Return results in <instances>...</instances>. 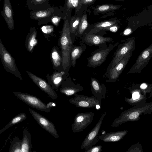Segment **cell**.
Listing matches in <instances>:
<instances>
[{"label":"cell","mask_w":152,"mask_h":152,"mask_svg":"<svg viewBox=\"0 0 152 152\" xmlns=\"http://www.w3.org/2000/svg\"><path fill=\"white\" fill-rule=\"evenodd\" d=\"M152 113V102H146L122 112L119 116L114 120L112 126L117 127L125 122L138 121L140 120L141 115Z\"/></svg>","instance_id":"1"},{"label":"cell","mask_w":152,"mask_h":152,"mask_svg":"<svg viewBox=\"0 0 152 152\" xmlns=\"http://www.w3.org/2000/svg\"><path fill=\"white\" fill-rule=\"evenodd\" d=\"M61 35L58 40L62 58V66L64 71L70 65L71 52L72 49V41L71 37L69 25L65 16Z\"/></svg>","instance_id":"2"},{"label":"cell","mask_w":152,"mask_h":152,"mask_svg":"<svg viewBox=\"0 0 152 152\" xmlns=\"http://www.w3.org/2000/svg\"><path fill=\"white\" fill-rule=\"evenodd\" d=\"M135 48V39L132 37L126 39L125 41L118 46L113 58L107 68L106 74L113 68L125 56L133 52Z\"/></svg>","instance_id":"3"},{"label":"cell","mask_w":152,"mask_h":152,"mask_svg":"<svg viewBox=\"0 0 152 152\" xmlns=\"http://www.w3.org/2000/svg\"><path fill=\"white\" fill-rule=\"evenodd\" d=\"M0 57L5 69L22 80L21 74L17 66L15 59L7 51L0 38Z\"/></svg>","instance_id":"4"},{"label":"cell","mask_w":152,"mask_h":152,"mask_svg":"<svg viewBox=\"0 0 152 152\" xmlns=\"http://www.w3.org/2000/svg\"><path fill=\"white\" fill-rule=\"evenodd\" d=\"M13 93L19 99L34 108L47 113L50 111V108L36 96L17 91Z\"/></svg>","instance_id":"5"},{"label":"cell","mask_w":152,"mask_h":152,"mask_svg":"<svg viewBox=\"0 0 152 152\" xmlns=\"http://www.w3.org/2000/svg\"><path fill=\"white\" fill-rule=\"evenodd\" d=\"M75 97L69 99V102L77 107L81 108L100 107V102L94 96L91 97L82 95H74Z\"/></svg>","instance_id":"6"},{"label":"cell","mask_w":152,"mask_h":152,"mask_svg":"<svg viewBox=\"0 0 152 152\" xmlns=\"http://www.w3.org/2000/svg\"><path fill=\"white\" fill-rule=\"evenodd\" d=\"M152 57V44L142 51L128 74L140 73L148 64Z\"/></svg>","instance_id":"7"},{"label":"cell","mask_w":152,"mask_h":152,"mask_svg":"<svg viewBox=\"0 0 152 152\" xmlns=\"http://www.w3.org/2000/svg\"><path fill=\"white\" fill-rule=\"evenodd\" d=\"M94 113L91 112L77 113L74 118L72 125V129L75 133L83 131L92 122Z\"/></svg>","instance_id":"8"},{"label":"cell","mask_w":152,"mask_h":152,"mask_svg":"<svg viewBox=\"0 0 152 152\" xmlns=\"http://www.w3.org/2000/svg\"><path fill=\"white\" fill-rule=\"evenodd\" d=\"M58 8L51 7L48 9L31 11L29 13L30 18L38 21V24L41 25L50 22L52 17L59 13Z\"/></svg>","instance_id":"9"},{"label":"cell","mask_w":152,"mask_h":152,"mask_svg":"<svg viewBox=\"0 0 152 152\" xmlns=\"http://www.w3.org/2000/svg\"><path fill=\"white\" fill-rule=\"evenodd\" d=\"M107 114L104 112L101 115L98 121L93 129L88 134L82 143L81 148L87 150L95 145L99 141V133L102 121Z\"/></svg>","instance_id":"10"},{"label":"cell","mask_w":152,"mask_h":152,"mask_svg":"<svg viewBox=\"0 0 152 152\" xmlns=\"http://www.w3.org/2000/svg\"><path fill=\"white\" fill-rule=\"evenodd\" d=\"M133 52L125 56L113 68L111 69L106 74V81L114 83L118 78L131 58Z\"/></svg>","instance_id":"11"},{"label":"cell","mask_w":152,"mask_h":152,"mask_svg":"<svg viewBox=\"0 0 152 152\" xmlns=\"http://www.w3.org/2000/svg\"><path fill=\"white\" fill-rule=\"evenodd\" d=\"M29 111L34 119L42 127L50 133L55 138H58L59 136L54 125L46 118L32 109Z\"/></svg>","instance_id":"12"},{"label":"cell","mask_w":152,"mask_h":152,"mask_svg":"<svg viewBox=\"0 0 152 152\" xmlns=\"http://www.w3.org/2000/svg\"><path fill=\"white\" fill-rule=\"evenodd\" d=\"M116 45V43L110 45L106 49L100 51L94 54L88 59V66L95 68L100 65L106 60L110 52Z\"/></svg>","instance_id":"13"},{"label":"cell","mask_w":152,"mask_h":152,"mask_svg":"<svg viewBox=\"0 0 152 152\" xmlns=\"http://www.w3.org/2000/svg\"><path fill=\"white\" fill-rule=\"evenodd\" d=\"M26 72L33 82L41 89L48 94L50 97L53 99L57 98L58 95L56 93L45 80L28 71H26Z\"/></svg>","instance_id":"14"},{"label":"cell","mask_w":152,"mask_h":152,"mask_svg":"<svg viewBox=\"0 0 152 152\" xmlns=\"http://www.w3.org/2000/svg\"><path fill=\"white\" fill-rule=\"evenodd\" d=\"M90 86L93 96L101 103L102 99L105 98L107 92L105 84L103 83H100L97 79L91 77Z\"/></svg>","instance_id":"15"},{"label":"cell","mask_w":152,"mask_h":152,"mask_svg":"<svg viewBox=\"0 0 152 152\" xmlns=\"http://www.w3.org/2000/svg\"><path fill=\"white\" fill-rule=\"evenodd\" d=\"M1 13L9 29L11 31H12L14 28L15 25L13 10L9 0L4 1L3 10Z\"/></svg>","instance_id":"16"},{"label":"cell","mask_w":152,"mask_h":152,"mask_svg":"<svg viewBox=\"0 0 152 152\" xmlns=\"http://www.w3.org/2000/svg\"><path fill=\"white\" fill-rule=\"evenodd\" d=\"M130 91L133 96L130 98H124L125 101L129 104L134 106L146 102L147 99L146 94L140 88L132 89Z\"/></svg>","instance_id":"17"},{"label":"cell","mask_w":152,"mask_h":152,"mask_svg":"<svg viewBox=\"0 0 152 152\" xmlns=\"http://www.w3.org/2000/svg\"><path fill=\"white\" fill-rule=\"evenodd\" d=\"M128 132V131L124 130L107 133L99 135V139L104 142H115L122 139Z\"/></svg>","instance_id":"18"},{"label":"cell","mask_w":152,"mask_h":152,"mask_svg":"<svg viewBox=\"0 0 152 152\" xmlns=\"http://www.w3.org/2000/svg\"><path fill=\"white\" fill-rule=\"evenodd\" d=\"M67 84L60 89L62 94L69 96L74 95L84 89L83 87L79 84H76L70 78L68 79Z\"/></svg>","instance_id":"19"},{"label":"cell","mask_w":152,"mask_h":152,"mask_svg":"<svg viewBox=\"0 0 152 152\" xmlns=\"http://www.w3.org/2000/svg\"><path fill=\"white\" fill-rule=\"evenodd\" d=\"M37 31L35 27H31L26 38L25 45L27 50L32 53L38 43L37 39Z\"/></svg>","instance_id":"20"},{"label":"cell","mask_w":152,"mask_h":152,"mask_svg":"<svg viewBox=\"0 0 152 152\" xmlns=\"http://www.w3.org/2000/svg\"><path fill=\"white\" fill-rule=\"evenodd\" d=\"M49 0H28L26 6L31 11L38 10L49 8L52 6Z\"/></svg>","instance_id":"21"},{"label":"cell","mask_w":152,"mask_h":152,"mask_svg":"<svg viewBox=\"0 0 152 152\" xmlns=\"http://www.w3.org/2000/svg\"><path fill=\"white\" fill-rule=\"evenodd\" d=\"M23 132L21 152H31L32 146L31 133L26 128H23Z\"/></svg>","instance_id":"22"},{"label":"cell","mask_w":152,"mask_h":152,"mask_svg":"<svg viewBox=\"0 0 152 152\" xmlns=\"http://www.w3.org/2000/svg\"><path fill=\"white\" fill-rule=\"evenodd\" d=\"M111 38L103 37L100 35L94 34L87 35L85 40L87 43L93 45H98L110 41Z\"/></svg>","instance_id":"23"},{"label":"cell","mask_w":152,"mask_h":152,"mask_svg":"<svg viewBox=\"0 0 152 152\" xmlns=\"http://www.w3.org/2000/svg\"><path fill=\"white\" fill-rule=\"evenodd\" d=\"M50 56L53 66L54 68H58L61 64H62L61 52L58 47L54 46L53 48Z\"/></svg>","instance_id":"24"},{"label":"cell","mask_w":152,"mask_h":152,"mask_svg":"<svg viewBox=\"0 0 152 152\" xmlns=\"http://www.w3.org/2000/svg\"><path fill=\"white\" fill-rule=\"evenodd\" d=\"M26 118V115L24 113H20L15 116L4 127L0 130V134L9 128L22 122Z\"/></svg>","instance_id":"25"},{"label":"cell","mask_w":152,"mask_h":152,"mask_svg":"<svg viewBox=\"0 0 152 152\" xmlns=\"http://www.w3.org/2000/svg\"><path fill=\"white\" fill-rule=\"evenodd\" d=\"M40 29L48 42L50 38L56 37L55 28L52 25L43 26L40 28Z\"/></svg>","instance_id":"26"},{"label":"cell","mask_w":152,"mask_h":152,"mask_svg":"<svg viewBox=\"0 0 152 152\" xmlns=\"http://www.w3.org/2000/svg\"><path fill=\"white\" fill-rule=\"evenodd\" d=\"M83 51L82 48L76 46L72 48L70 54L71 65L74 67L76 64V60L80 56Z\"/></svg>","instance_id":"27"},{"label":"cell","mask_w":152,"mask_h":152,"mask_svg":"<svg viewBox=\"0 0 152 152\" xmlns=\"http://www.w3.org/2000/svg\"><path fill=\"white\" fill-rule=\"evenodd\" d=\"M22 140L15 136L11 141L8 152H21Z\"/></svg>","instance_id":"28"},{"label":"cell","mask_w":152,"mask_h":152,"mask_svg":"<svg viewBox=\"0 0 152 152\" xmlns=\"http://www.w3.org/2000/svg\"><path fill=\"white\" fill-rule=\"evenodd\" d=\"M121 6V5H114L111 4H103L97 7L96 10L97 12H105L116 10L119 9Z\"/></svg>","instance_id":"29"},{"label":"cell","mask_w":152,"mask_h":152,"mask_svg":"<svg viewBox=\"0 0 152 152\" xmlns=\"http://www.w3.org/2000/svg\"><path fill=\"white\" fill-rule=\"evenodd\" d=\"M64 72L61 71L60 72H54L51 77L52 81L56 87H58L60 85L63 79V76L64 74Z\"/></svg>","instance_id":"30"},{"label":"cell","mask_w":152,"mask_h":152,"mask_svg":"<svg viewBox=\"0 0 152 152\" xmlns=\"http://www.w3.org/2000/svg\"><path fill=\"white\" fill-rule=\"evenodd\" d=\"M88 25L87 17L86 15H83L80 18L79 25L78 31L80 34L83 33L87 28Z\"/></svg>","instance_id":"31"},{"label":"cell","mask_w":152,"mask_h":152,"mask_svg":"<svg viewBox=\"0 0 152 152\" xmlns=\"http://www.w3.org/2000/svg\"><path fill=\"white\" fill-rule=\"evenodd\" d=\"M80 18L79 17H73L71 19L69 25L71 33H75L78 28Z\"/></svg>","instance_id":"32"},{"label":"cell","mask_w":152,"mask_h":152,"mask_svg":"<svg viewBox=\"0 0 152 152\" xmlns=\"http://www.w3.org/2000/svg\"><path fill=\"white\" fill-rule=\"evenodd\" d=\"M116 20H107L99 23L94 26L95 28L100 29L104 30L105 28L112 25L116 24Z\"/></svg>","instance_id":"33"},{"label":"cell","mask_w":152,"mask_h":152,"mask_svg":"<svg viewBox=\"0 0 152 152\" xmlns=\"http://www.w3.org/2000/svg\"><path fill=\"white\" fill-rule=\"evenodd\" d=\"M126 152H143L142 146L140 142H137L131 145Z\"/></svg>","instance_id":"34"},{"label":"cell","mask_w":152,"mask_h":152,"mask_svg":"<svg viewBox=\"0 0 152 152\" xmlns=\"http://www.w3.org/2000/svg\"><path fill=\"white\" fill-rule=\"evenodd\" d=\"M80 4V0H68L66 1V5L67 10L77 7Z\"/></svg>","instance_id":"35"},{"label":"cell","mask_w":152,"mask_h":152,"mask_svg":"<svg viewBox=\"0 0 152 152\" xmlns=\"http://www.w3.org/2000/svg\"><path fill=\"white\" fill-rule=\"evenodd\" d=\"M140 88L145 93H150L152 90V85L144 83L140 86Z\"/></svg>","instance_id":"36"},{"label":"cell","mask_w":152,"mask_h":152,"mask_svg":"<svg viewBox=\"0 0 152 152\" xmlns=\"http://www.w3.org/2000/svg\"><path fill=\"white\" fill-rule=\"evenodd\" d=\"M62 17L59 15V13L53 16L51 19L50 22L55 26H58L60 23Z\"/></svg>","instance_id":"37"},{"label":"cell","mask_w":152,"mask_h":152,"mask_svg":"<svg viewBox=\"0 0 152 152\" xmlns=\"http://www.w3.org/2000/svg\"><path fill=\"white\" fill-rule=\"evenodd\" d=\"M102 146L101 145L92 146L84 152H102Z\"/></svg>","instance_id":"38"},{"label":"cell","mask_w":152,"mask_h":152,"mask_svg":"<svg viewBox=\"0 0 152 152\" xmlns=\"http://www.w3.org/2000/svg\"><path fill=\"white\" fill-rule=\"evenodd\" d=\"M118 27L116 24H115L107 27L104 29V30H108L113 32H115L117 31Z\"/></svg>","instance_id":"39"},{"label":"cell","mask_w":152,"mask_h":152,"mask_svg":"<svg viewBox=\"0 0 152 152\" xmlns=\"http://www.w3.org/2000/svg\"><path fill=\"white\" fill-rule=\"evenodd\" d=\"M94 0H80V4H90L94 2Z\"/></svg>","instance_id":"40"},{"label":"cell","mask_w":152,"mask_h":152,"mask_svg":"<svg viewBox=\"0 0 152 152\" xmlns=\"http://www.w3.org/2000/svg\"><path fill=\"white\" fill-rule=\"evenodd\" d=\"M132 32V30L131 28H127L125 29L123 32V34L124 35H128L130 34Z\"/></svg>","instance_id":"41"},{"label":"cell","mask_w":152,"mask_h":152,"mask_svg":"<svg viewBox=\"0 0 152 152\" xmlns=\"http://www.w3.org/2000/svg\"><path fill=\"white\" fill-rule=\"evenodd\" d=\"M149 96L150 97H152V90L151 92L149 93Z\"/></svg>","instance_id":"42"},{"label":"cell","mask_w":152,"mask_h":152,"mask_svg":"<svg viewBox=\"0 0 152 152\" xmlns=\"http://www.w3.org/2000/svg\"><path fill=\"white\" fill-rule=\"evenodd\" d=\"M32 152H37L35 151H34Z\"/></svg>","instance_id":"43"}]
</instances>
